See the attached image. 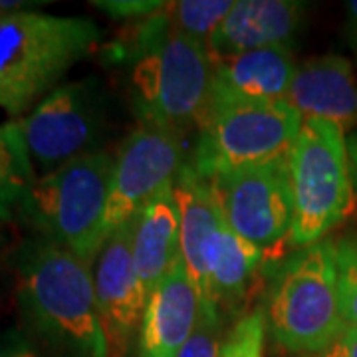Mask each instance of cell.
I'll list each match as a JSON object with an SVG mask.
<instances>
[{
  "instance_id": "1",
  "label": "cell",
  "mask_w": 357,
  "mask_h": 357,
  "mask_svg": "<svg viewBox=\"0 0 357 357\" xmlns=\"http://www.w3.org/2000/svg\"><path fill=\"white\" fill-rule=\"evenodd\" d=\"M16 300L30 333L54 357H112L91 270L64 246L26 238L13 255Z\"/></svg>"
},
{
  "instance_id": "2",
  "label": "cell",
  "mask_w": 357,
  "mask_h": 357,
  "mask_svg": "<svg viewBox=\"0 0 357 357\" xmlns=\"http://www.w3.org/2000/svg\"><path fill=\"white\" fill-rule=\"evenodd\" d=\"M181 215V256L199 296L201 318L222 324L225 307L241 304L264 250L227 225L208 178L185 163L173 181Z\"/></svg>"
},
{
  "instance_id": "3",
  "label": "cell",
  "mask_w": 357,
  "mask_h": 357,
  "mask_svg": "<svg viewBox=\"0 0 357 357\" xmlns=\"http://www.w3.org/2000/svg\"><path fill=\"white\" fill-rule=\"evenodd\" d=\"M102 30L89 18L38 10L0 13V107L24 117L98 46Z\"/></svg>"
},
{
  "instance_id": "4",
  "label": "cell",
  "mask_w": 357,
  "mask_h": 357,
  "mask_svg": "<svg viewBox=\"0 0 357 357\" xmlns=\"http://www.w3.org/2000/svg\"><path fill=\"white\" fill-rule=\"evenodd\" d=\"M272 340L296 356L316 354L347 326L340 298L337 243L296 248L270 278L264 302Z\"/></svg>"
},
{
  "instance_id": "5",
  "label": "cell",
  "mask_w": 357,
  "mask_h": 357,
  "mask_svg": "<svg viewBox=\"0 0 357 357\" xmlns=\"http://www.w3.org/2000/svg\"><path fill=\"white\" fill-rule=\"evenodd\" d=\"M114 159L115 153L100 149L36 175L14 215L34 236L64 246L89 266L102 248Z\"/></svg>"
},
{
  "instance_id": "6",
  "label": "cell",
  "mask_w": 357,
  "mask_h": 357,
  "mask_svg": "<svg viewBox=\"0 0 357 357\" xmlns=\"http://www.w3.org/2000/svg\"><path fill=\"white\" fill-rule=\"evenodd\" d=\"M208 46L173 30L165 32L129 72V102L139 126L183 131L201 126L211 96Z\"/></svg>"
},
{
  "instance_id": "7",
  "label": "cell",
  "mask_w": 357,
  "mask_h": 357,
  "mask_svg": "<svg viewBox=\"0 0 357 357\" xmlns=\"http://www.w3.org/2000/svg\"><path fill=\"white\" fill-rule=\"evenodd\" d=\"M294 220L288 244L319 243L354 206V178L345 131L324 119H304L288 155Z\"/></svg>"
},
{
  "instance_id": "8",
  "label": "cell",
  "mask_w": 357,
  "mask_h": 357,
  "mask_svg": "<svg viewBox=\"0 0 357 357\" xmlns=\"http://www.w3.org/2000/svg\"><path fill=\"white\" fill-rule=\"evenodd\" d=\"M286 102L243 103L213 109L199 126L189 163L204 178L286 159L302 128Z\"/></svg>"
},
{
  "instance_id": "9",
  "label": "cell",
  "mask_w": 357,
  "mask_h": 357,
  "mask_svg": "<svg viewBox=\"0 0 357 357\" xmlns=\"http://www.w3.org/2000/svg\"><path fill=\"white\" fill-rule=\"evenodd\" d=\"M105 98L96 77L62 84L14 126L36 175L82 155L100 151L105 131Z\"/></svg>"
},
{
  "instance_id": "10",
  "label": "cell",
  "mask_w": 357,
  "mask_h": 357,
  "mask_svg": "<svg viewBox=\"0 0 357 357\" xmlns=\"http://www.w3.org/2000/svg\"><path fill=\"white\" fill-rule=\"evenodd\" d=\"M189 161L178 131L151 126L133 129L115 151L102 244L109 234L137 217L141 208L171 187Z\"/></svg>"
},
{
  "instance_id": "11",
  "label": "cell",
  "mask_w": 357,
  "mask_h": 357,
  "mask_svg": "<svg viewBox=\"0 0 357 357\" xmlns=\"http://www.w3.org/2000/svg\"><path fill=\"white\" fill-rule=\"evenodd\" d=\"M222 217L241 238L266 250L288 241L294 220L288 157L211 178Z\"/></svg>"
},
{
  "instance_id": "12",
  "label": "cell",
  "mask_w": 357,
  "mask_h": 357,
  "mask_svg": "<svg viewBox=\"0 0 357 357\" xmlns=\"http://www.w3.org/2000/svg\"><path fill=\"white\" fill-rule=\"evenodd\" d=\"M96 300L112 357H123L139 333L149 294L139 280L131 252V222L117 229L102 244L89 264Z\"/></svg>"
},
{
  "instance_id": "13",
  "label": "cell",
  "mask_w": 357,
  "mask_h": 357,
  "mask_svg": "<svg viewBox=\"0 0 357 357\" xmlns=\"http://www.w3.org/2000/svg\"><path fill=\"white\" fill-rule=\"evenodd\" d=\"M296 68L288 46L234 56H213V82L206 114L229 105L284 102Z\"/></svg>"
},
{
  "instance_id": "14",
  "label": "cell",
  "mask_w": 357,
  "mask_h": 357,
  "mask_svg": "<svg viewBox=\"0 0 357 357\" xmlns=\"http://www.w3.org/2000/svg\"><path fill=\"white\" fill-rule=\"evenodd\" d=\"M199 318V296L181 256L147 298L137 333V357H177L197 330Z\"/></svg>"
},
{
  "instance_id": "15",
  "label": "cell",
  "mask_w": 357,
  "mask_h": 357,
  "mask_svg": "<svg viewBox=\"0 0 357 357\" xmlns=\"http://www.w3.org/2000/svg\"><path fill=\"white\" fill-rule=\"evenodd\" d=\"M302 119H324L351 128L357 119V82L349 60L319 56L296 68L286 100Z\"/></svg>"
},
{
  "instance_id": "16",
  "label": "cell",
  "mask_w": 357,
  "mask_h": 357,
  "mask_svg": "<svg viewBox=\"0 0 357 357\" xmlns=\"http://www.w3.org/2000/svg\"><path fill=\"white\" fill-rule=\"evenodd\" d=\"M302 20V2L236 0L208 42L213 56L288 46Z\"/></svg>"
},
{
  "instance_id": "17",
  "label": "cell",
  "mask_w": 357,
  "mask_h": 357,
  "mask_svg": "<svg viewBox=\"0 0 357 357\" xmlns=\"http://www.w3.org/2000/svg\"><path fill=\"white\" fill-rule=\"evenodd\" d=\"M131 252L145 292L151 294L181 258V215L173 185L131 220Z\"/></svg>"
},
{
  "instance_id": "18",
  "label": "cell",
  "mask_w": 357,
  "mask_h": 357,
  "mask_svg": "<svg viewBox=\"0 0 357 357\" xmlns=\"http://www.w3.org/2000/svg\"><path fill=\"white\" fill-rule=\"evenodd\" d=\"M36 178L14 121L0 126V222L13 220L28 185Z\"/></svg>"
},
{
  "instance_id": "19",
  "label": "cell",
  "mask_w": 357,
  "mask_h": 357,
  "mask_svg": "<svg viewBox=\"0 0 357 357\" xmlns=\"http://www.w3.org/2000/svg\"><path fill=\"white\" fill-rule=\"evenodd\" d=\"M232 4V0H178L167 2L165 13L175 32L208 46Z\"/></svg>"
},
{
  "instance_id": "20",
  "label": "cell",
  "mask_w": 357,
  "mask_h": 357,
  "mask_svg": "<svg viewBox=\"0 0 357 357\" xmlns=\"http://www.w3.org/2000/svg\"><path fill=\"white\" fill-rule=\"evenodd\" d=\"M266 332L264 310L256 307L238 319L222 337L218 357H264Z\"/></svg>"
},
{
  "instance_id": "21",
  "label": "cell",
  "mask_w": 357,
  "mask_h": 357,
  "mask_svg": "<svg viewBox=\"0 0 357 357\" xmlns=\"http://www.w3.org/2000/svg\"><path fill=\"white\" fill-rule=\"evenodd\" d=\"M337 268L345 321L357 328V241L337 243Z\"/></svg>"
},
{
  "instance_id": "22",
  "label": "cell",
  "mask_w": 357,
  "mask_h": 357,
  "mask_svg": "<svg viewBox=\"0 0 357 357\" xmlns=\"http://www.w3.org/2000/svg\"><path fill=\"white\" fill-rule=\"evenodd\" d=\"M218 321L199 318L197 330L192 332L191 340L185 344L177 357H218L222 335H220Z\"/></svg>"
},
{
  "instance_id": "23",
  "label": "cell",
  "mask_w": 357,
  "mask_h": 357,
  "mask_svg": "<svg viewBox=\"0 0 357 357\" xmlns=\"http://www.w3.org/2000/svg\"><path fill=\"white\" fill-rule=\"evenodd\" d=\"M91 4L107 16L117 18V20H128V22L147 18L151 14L163 10L165 6V2L161 0H98Z\"/></svg>"
},
{
  "instance_id": "24",
  "label": "cell",
  "mask_w": 357,
  "mask_h": 357,
  "mask_svg": "<svg viewBox=\"0 0 357 357\" xmlns=\"http://www.w3.org/2000/svg\"><path fill=\"white\" fill-rule=\"evenodd\" d=\"M0 357H42L38 345L18 328L0 332Z\"/></svg>"
},
{
  "instance_id": "25",
  "label": "cell",
  "mask_w": 357,
  "mask_h": 357,
  "mask_svg": "<svg viewBox=\"0 0 357 357\" xmlns=\"http://www.w3.org/2000/svg\"><path fill=\"white\" fill-rule=\"evenodd\" d=\"M298 357H357V328L347 324L332 344L316 354H304Z\"/></svg>"
},
{
  "instance_id": "26",
  "label": "cell",
  "mask_w": 357,
  "mask_h": 357,
  "mask_svg": "<svg viewBox=\"0 0 357 357\" xmlns=\"http://www.w3.org/2000/svg\"><path fill=\"white\" fill-rule=\"evenodd\" d=\"M345 34L349 44H357V0L345 4Z\"/></svg>"
},
{
  "instance_id": "27",
  "label": "cell",
  "mask_w": 357,
  "mask_h": 357,
  "mask_svg": "<svg viewBox=\"0 0 357 357\" xmlns=\"http://www.w3.org/2000/svg\"><path fill=\"white\" fill-rule=\"evenodd\" d=\"M347 153H349V167H351V178L354 187L357 189V133L347 139Z\"/></svg>"
}]
</instances>
